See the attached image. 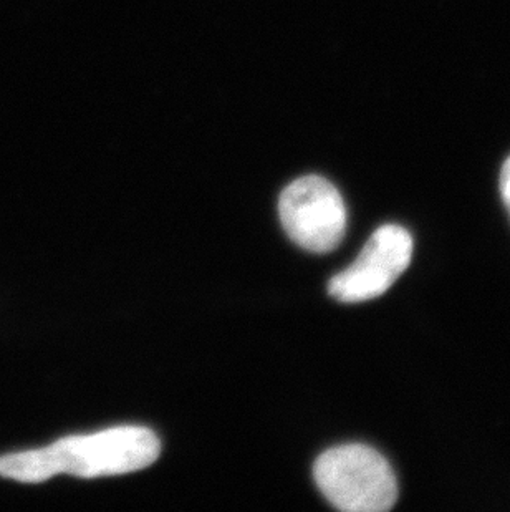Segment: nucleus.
Listing matches in <instances>:
<instances>
[{
  "label": "nucleus",
  "instance_id": "obj_3",
  "mask_svg": "<svg viewBox=\"0 0 510 512\" xmlns=\"http://www.w3.org/2000/svg\"><path fill=\"white\" fill-rule=\"evenodd\" d=\"M279 214L285 232L305 251L327 254L347 231V206L328 179L304 176L280 194Z\"/></svg>",
  "mask_w": 510,
  "mask_h": 512
},
{
  "label": "nucleus",
  "instance_id": "obj_1",
  "mask_svg": "<svg viewBox=\"0 0 510 512\" xmlns=\"http://www.w3.org/2000/svg\"><path fill=\"white\" fill-rule=\"evenodd\" d=\"M161 443L145 426H116L92 435L65 436L53 445L29 450L25 468L34 484L57 474L93 479L135 473L158 459Z\"/></svg>",
  "mask_w": 510,
  "mask_h": 512
},
{
  "label": "nucleus",
  "instance_id": "obj_5",
  "mask_svg": "<svg viewBox=\"0 0 510 512\" xmlns=\"http://www.w3.org/2000/svg\"><path fill=\"white\" fill-rule=\"evenodd\" d=\"M501 196L510 214V156L502 166L501 171Z\"/></svg>",
  "mask_w": 510,
  "mask_h": 512
},
{
  "label": "nucleus",
  "instance_id": "obj_4",
  "mask_svg": "<svg viewBox=\"0 0 510 512\" xmlns=\"http://www.w3.org/2000/svg\"><path fill=\"white\" fill-rule=\"evenodd\" d=\"M413 237L398 224L376 229L357 261L328 282V294L338 302L357 304L385 294L408 269Z\"/></svg>",
  "mask_w": 510,
  "mask_h": 512
},
{
  "label": "nucleus",
  "instance_id": "obj_2",
  "mask_svg": "<svg viewBox=\"0 0 510 512\" xmlns=\"http://www.w3.org/2000/svg\"><path fill=\"white\" fill-rule=\"evenodd\" d=\"M323 496L340 511L385 512L398 499L395 471L385 456L366 445L325 451L313 466Z\"/></svg>",
  "mask_w": 510,
  "mask_h": 512
}]
</instances>
